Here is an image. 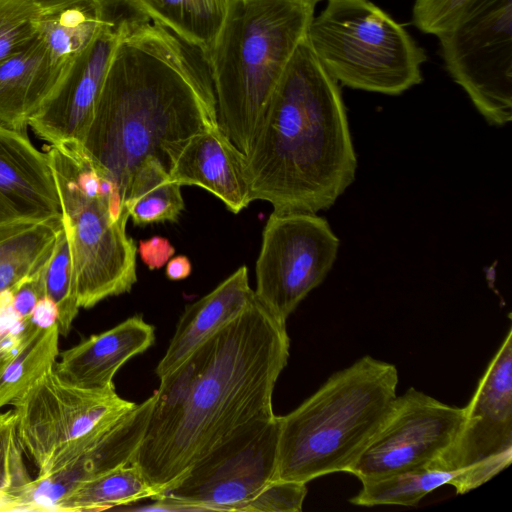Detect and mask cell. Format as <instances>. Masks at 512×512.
<instances>
[{"label": "cell", "mask_w": 512, "mask_h": 512, "mask_svg": "<svg viewBox=\"0 0 512 512\" xmlns=\"http://www.w3.org/2000/svg\"><path fill=\"white\" fill-rule=\"evenodd\" d=\"M31 480L17 435L15 410L0 413V511H14Z\"/></svg>", "instance_id": "29"}, {"label": "cell", "mask_w": 512, "mask_h": 512, "mask_svg": "<svg viewBox=\"0 0 512 512\" xmlns=\"http://www.w3.org/2000/svg\"><path fill=\"white\" fill-rule=\"evenodd\" d=\"M63 228L69 243L80 308L129 292L137 281V247L116 186L81 144L49 145Z\"/></svg>", "instance_id": "6"}, {"label": "cell", "mask_w": 512, "mask_h": 512, "mask_svg": "<svg viewBox=\"0 0 512 512\" xmlns=\"http://www.w3.org/2000/svg\"><path fill=\"white\" fill-rule=\"evenodd\" d=\"M43 268L23 279L10 290L13 307L23 321L29 318L38 301L46 296Z\"/></svg>", "instance_id": "33"}, {"label": "cell", "mask_w": 512, "mask_h": 512, "mask_svg": "<svg viewBox=\"0 0 512 512\" xmlns=\"http://www.w3.org/2000/svg\"><path fill=\"white\" fill-rule=\"evenodd\" d=\"M138 252L142 262L150 269H160L172 258L175 248L170 241L161 236L140 240Z\"/></svg>", "instance_id": "34"}, {"label": "cell", "mask_w": 512, "mask_h": 512, "mask_svg": "<svg viewBox=\"0 0 512 512\" xmlns=\"http://www.w3.org/2000/svg\"><path fill=\"white\" fill-rule=\"evenodd\" d=\"M64 73L38 35L0 65V122L28 129V121L53 93Z\"/></svg>", "instance_id": "20"}, {"label": "cell", "mask_w": 512, "mask_h": 512, "mask_svg": "<svg viewBox=\"0 0 512 512\" xmlns=\"http://www.w3.org/2000/svg\"><path fill=\"white\" fill-rule=\"evenodd\" d=\"M464 408L449 447L428 467L468 469L469 491L508 467L512 460V330L491 359Z\"/></svg>", "instance_id": "12"}, {"label": "cell", "mask_w": 512, "mask_h": 512, "mask_svg": "<svg viewBox=\"0 0 512 512\" xmlns=\"http://www.w3.org/2000/svg\"><path fill=\"white\" fill-rule=\"evenodd\" d=\"M180 187L161 159L145 158L133 172L124 198L133 223L144 226L178 220L184 209Z\"/></svg>", "instance_id": "25"}, {"label": "cell", "mask_w": 512, "mask_h": 512, "mask_svg": "<svg viewBox=\"0 0 512 512\" xmlns=\"http://www.w3.org/2000/svg\"><path fill=\"white\" fill-rule=\"evenodd\" d=\"M57 324L39 328L26 320L19 342L0 353V409L13 405L59 356Z\"/></svg>", "instance_id": "23"}, {"label": "cell", "mask_w": 512, "mask_h": 512, "mask_svg": "<svg viewBox=\"0 0 512 512\" xmlns=\"http://www.w3.org/2000/svg\"><path fill=\"white\" fill-rule=\"evenodd\" d=\"M217 126L212 81L201 55L163 26L135 22L119 42L83 149L124 198L147 157L167 167V143Z\"/></svg>", "instance_id": "2"}, {"label": "cell", "mask_w": 512, "mask_h": 512, "mask_svg": "<svg viewBox=\"0 0 512 512\" xmlns=\"http://www.w3.org/2000/svg\"><path fill=\"white\" fill-rule=\"evenodd\" d=\"M157 496L140 468L130 462L78 486L58 502L55 512L103 511Z\"/></svg>", "instance_id": "26"}, {"label": "cell", "mask_w": 512, "mask_h": 512, "mask_svg": "<svg viewBox=\"0 0 512 512\" xmlns=\"http://www.w3.org/2000/svg\"><path fill=\"white\" fill-rule=\"evenodd\" d=\"M27 320L36 327L49 328L57 324V306L49 297L44 296L38 301Z\"/></svg>", "instance_id": "35"}, {"label": "cell", "mask_w": 512, "mask_h": 512, "mask_svg": "<svg viewBox=\"0 0 512 512\" xmlns=\"http://www.w3.org/2000/svg\"><path fill=\"white\" fill-rule=\"evenodd\" d=\"M306 39L329 75L347 87L399 95L422 81L425 50L368 0H328Z\"/></svg>", "instance_id": "7"}, {"label": "cell", "mask_w": 512, "mask_h": 512, "mask_svg": "<svg viewBox=\"0 0 512 512\" xmlns=\"http://www.w3.org/2000/svg\"><path fill=\"white\" fill-rule=\"evenodd\" d=\"M279 427L275 414L240 427L153 504L137 510L243 512L273 479Z\"/></svg>", "instance_id": "8"}, {"label": "cell", "mask_w": 512, "mask_h": 512, "mask_svg": "<svg viewBox=\"0 0 512 512\" xmlns=\"http://www.w3.org/2000/svg\"><path fill=\"white\" fill-rule=\"evenodd\" d=\"M167 171L180 186H199L237 214L251 201L245 156L220 131L209 126L164 147Z\"/></svg>", "instance_id": "17"}, {"label": "cell", "mask_w": 512, "mask_h": 512, "mask_svg": "<svg viewBox=\"0 0 512 512\" xmlns=\"http://www.w3.org/2000/svg\"><path fill=\"white\" fill-rule=\"evenodd\" d=\"M192 271V265L190 260L184 256L179 255L172 257L166 263V277L172 281H179L186 279L190 276Z\"/></svg>", "instance_id": "36"}, {"label": "cell", "mask_w": 512, "mask_h": 512, "mask_svg": "<svg viewBox=\"0 0 512 512\" xmlns=\"http://www.w3.org/2000/svg\"><path fill=\"white\" fill-rule=\"evenodd\" d=\"M135 405L120 397L114 386H74L51 368L12 406L22 449L39 472L67 445Z\"/></svg>", "instance_id": "11"}, {"label": "cell", "mask_w": 512, "mask_h": 512, "mask_svg": "<svg viewBox=\"0 0 512 512\" xmlns=\"http://www.w3.org/2000/svg\"><path fill=\"white\" fill-rule=\"evenodd\" d=\"M245 265L210 293L187 305L155 373L162 379L181 366L202 344L239 316L254 300Z\"/></svg>", "instance_id": "19"}, {"label": "cell", "mask_w": 512, "mask_h": 512, "mask_svg": "<svg viewBox=\"0 0 512 512\" xmlns=\"http://www.w3.org/2000/svg\"><path fill=\"white\" fill-rule=\"evenodd\" d=\"M453 80L491 125L512 119V0H479L437 36Z\"/></svg>", "instance_id": "9"}, {"label": "cell", "mask_w": 512, "mask_h": 512, "mask_svg": "<svg viewBox=\"0 0 512 512\" xmlns=\"http://www.w3.org/2000/svg\"><path fill=\"white\" fill-rule=\"evenodd\" d=\"M251 201L278 213L330 208L357 160L338 82L307 39L297 48L245 155Z\"/></svg>", "instance_id": "3"}, {"label": "cell", "mask_w": 512, "mask_h": 512, "mask_svg": "<svg viewBox=\"0 0 512 512\" xmlns=\"http://www.w3.org/2000/svg\"><path fill=\"white\" fill-rule=\"evenodd\" d=\"M479 0H415L413 24L423 33L439 36L451 29Z\"/></svg>", "instance_id": "31"}, {"label": "cell", "mask_w": 512, "mask_h": 512, "mask_svg": "<svg viewBox=\"0 0 512 512\" xmlns=\"http://www.w3.org/2000/svg\"><path fill=\"white\" fill-rule=\"evenodd\" d=\"M306 484L272 479L249 501L243 512H300L308 492Z\"/></svg>", "instance_id": "32"}, {"label": "cell", "mask_w": 512, "mask_h": 512, "mask_svg": "<svg viewBox=\"0 0 512 512\" xmlns=\"http://www.w3.org/2000/svg\"><path fill=\"white\" fill-rule=\"evenodd\" d=\"M289 349L286 323L254 298L160 379L145 435L131 461L158 496L234 431L274 414L273 392Z\"/></svg>", "instance_id": "1"}, {"label": "cell", "mask_w": 512, "mask_h": 512, "mask_svg": "<svg viewBox=\"0 0 512 512\" xmlns=\"http://www.w3.org/2000/svg\"><path fill=\"white\" fill-rule=\"evenodd\" d=\"M394 364L363 356L332 374L290 413L279 416L273 479L308 483L347 473L397 398Z\"/></svg>", "instance_id": "5"}, {"label": "cell", "mask_w": 512, "mask_h": 512, "mask_svg": "<svg viewBox=\"0 0 512 512\" xmlns=\"http://www.w3.org/2000/svg\"><path fill=\"white\" fill-rule=\"evenodd\" d=\"M155 338V327L135 315L59 353L60 359L53 368L62 380L74 386L113 387L117 371L149 349Z\"/></svg>", "instance_id": "18"}, {"label": "cell", "mask_w": 512, "mask_h": 512, "mask_svg": "<svg viewBox=\"0 0 512 512\" xmlns=\"http://www.w3.org/2000/svg\"><path fill=\"white\" fill-rule=\"evenodd\" d=\"M463 414V407L409 388L397 396L385 421L347 473L365 483L428 467L454 440Z\"/></svg>", "instance_id": "13"}, {"label": "cell", "mask_w": 512, "mask_h": 512, "mask_svg": "<svg viewBox=\"0 0 512 512\" xmlns=\"http://www.w3.org/2000/svg\"><path fill=\"white\" fill-rule=\"evenodd\" d=\"M462 470L446 471L422 468L396 473L381 479L362 483L360 492L349 501L353 505L415 506L427 494L444 485H451Z\"/></svg>", "instance_id": "27"}, {"label": "cell", "mask_w": 512, "mask_h": 512, "mask_svg": "<svg viewBox=\"0 0 512 512\" xmlns=\"http://www.w3.org/2000/svg\"><path fill=\"white\" fill-rule=\"evenodd\" d=\"M197 51L204 62L225 20L229 0H128Z\"/></svg>", "instance_id": "22"}, {"label": "cell", "mask_w": 512, "mask_h": 512, "mask_svg": "<svg viewBox=\"0 0 512 512\" xmlns=\"http://www.w3.org/2000/svg\"><path fill=\"white\" fill-rule=\"evenodd\" d=\"M135 7L128 0H82L43 9L38 35L65 74L73 60L108 23Z\"/></svg>", "instance_id": "21"}, {"label": "cell", "mask_w": 512, "mask_h": 512, "mask_svg": "<svg viewBox=\"0 0 512 512\" xmlns=\"http://www.w3.org/2000/svg\"><path fill=\"white\" fill-rule=\"evenodd\" d=\"M42 12L32 0H0V65L35 39Z\"/></svg>", "instance_id": "30"}, {"label": "cell", "mask_w": 512, "mask_h": 512, "mask_svg": "<svg viewBox=\"0 0 512 512\" xmlns=\"http://www.w3.org/2000/svg\"><path fill=\"white\" fill-rule=\"evenodd\" d=\"M339 239L316 213L272 212L262 233L254 296L286 323L301 301L319 286L338 254Z\"/></svg>", "instance_id": "10"}, {"label": "cell", "mask_w": 512, "mask_h": 512, "mask_svg": "<svg viewBox=\"0 0 512 512\" xmlns=\"http://www.w3.org/2000/svg\"><path fill=\"white\" fill-rule=\"evenodd\" d=\"M62 229V217L0 229V294L45 266Z\"/></svg>", "instance_id": "24"}, {"label": "cell", "mask_w": 512, "mask_h": 512, "mask_svg": "<svg viewBox=\"0 0 512 512\" xmlns=\"http://www.w3.org/2000/svg\"><path fill=\"white\" fill-rule=\"evenodd\" d=\"M320 0H229L205 60L220 131L244 154Z\"/></svg>", "instance_id": "4"}, {"label": "cell", "mask_w": 512, "mask_h": 512, "mask_svg": "<svg viewBox=\"0 0 512 512\" xmlns=\"http://www.w3.org/2000/svg\"><path fill=\"white\" fill-rule=\"evenodd\" d=\"M45 294L57 306V326L60 335L67 336L79 312L76 281L69 243L60 231L53 251L43 268Z\"/></svg>", "instance_id": "28"}, {"label": "cell", "mask_w": 512, "mask_h": 512, "mask_svg": "<svg viewBox=\"0 0 512 512\" xmlns=\"http://www.w3.org/2000/svg\"><path fill=\"white\" fill-rule=\"evenodd\" d=\"M32 1L35 2L38 6H40L42 9H48V8L65 5V4H69V3H73V2H78V1H82V0H32ZM100 1L113 2L116 0H100Z\"/></svg>", "instance_id": "37"}, {"label": "cell", "mask_w": 512, "mask_h": 512, "mask_svg": "<svg viewBox=\"0 0 512 512\" xmlns=\"http://www.w3.org/2000/svg\"><path fill=\"white\" fill-rule=\"evenodd\" d=\"M143 19L147 18L134 8L106 24L73 60L56 89L28 121L38 138L49 145L83 144L117 46L129 28Z\"/></svg>", "instance_id": "15"}, {"label": "cell", "mask_w": 512, "mask_h": 512, "mask_svg": "<svg viewBox=\"0 0 512 512\" xmlns=\"http://www.w3.org/2000/svg\"><path fill=\"white\" fill-rule=\"evenodd\" d=\"M56 218L61 207L47 153L27 129L0 122V229Z\"/></svg>", "instance_id": "16"}, {"label": "cell", "mask_w": 512, "mask_h": 512, "mask_svg": "<svg viewBox=\"0 0 512 512\" xmlns=\"http://www.w3.org/2000/svg\"><path fill=\"white\" fill-rule=\"evenodd\" d=\"M155 394L60 450L25 487L14 511L55 512L81 484L133 460L145 435Z\"/></svg>", "instance_id": "14"}]
</instances>
